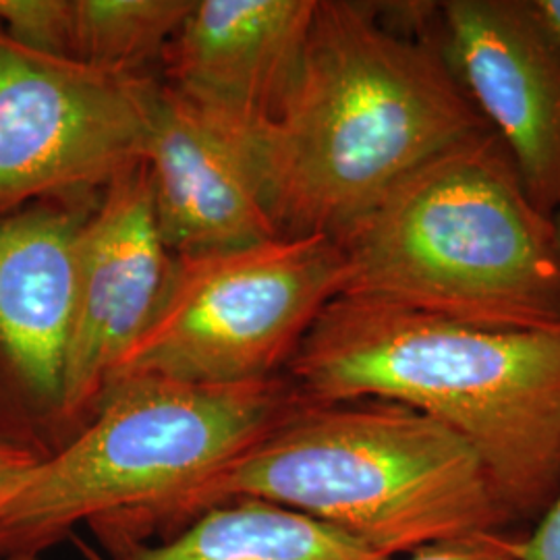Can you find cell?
I'll list each match as a JSON object with an SVG mask.
<instances>
[{"mask_svg":"<svg viewBox=\"0 0 560 560\" xmlns=\"http://www.w3.org/2000/svg\"><path fill=\"white\" fill-rule=\"evenodd\" d=\"M423 32L381 9L318 0L300 78L247 143L280 237L340 240L418 168L490 133Z\"/></svg>","mask_w":560,"mask_h":560,"instance_id":"6da1fadb","label":"cell"},{"mask_svg":"<svg viewBox=\"0 0 560 560\" xmlns=\"http://www.w3.org/2000/svg\"><path fill=\"white\" fill-rule=\"evenodd\" d=\"M312 402L378 399L441 421L480 457L513 521L560 483V326L499 328L340 295L291 355Z\"/></svg>","mask_w":560,"mask_h":560,"instance_id":"7a4b0ae2","label":"cell"},{"mask_svg":"<svg viewBox=\"0 0 560 560\" xmlns=\"http://www.w3.org/2000/svg\"><path fill=\"white\" fill-rule=\"evenodd\" d=\"M298 402L284 376L110 382L92 423L42 457L0 513V560L40 559L85 523L113 557L196 517L203 490Z\"/></svg>","mask_w":560,"mask_h":560,"instance_id":"3957f363","label":"cell"},{"mask_svg":"<svg viewBox=\"0 0 560 560\" xmlns=\"http://www.w3.org/2000/svg\"><path fill=\"white\" fill-rule=\"evenodd\" d=\"M240 499L300 511L390 560L513 523L467 442L418 409L378 399L298 397L203 490L196 517Z\"/></svg>","mask_w":560,"mask_h":560,"instance_id":"277c9868","label":"cell"},{"mask_svg":"<svg viewBox=\"0 0 560 560\" xmlns=\"http://www.w3.org/2000/svg\"><path fill=\"white\" fill-rule=\"evenodd\" d=\"M337 243L342 295L467 324L560 326L555 222L492 131L423 164Z\"/></svg>","mask_w":560,"mask_h":560,"instance_id":"5b68a950","label":"cell"},{"mask_svg":"<svg viewBox=\"0 0 560 560\" xmlns=\"http://www.w3.org/2000/svg\"><path fill=\"white\" fill-rule=\"evenodd\" d=\"M345 287L342 249L322 235L173 258L154 318L108 384L129 376L194 384L275 378Z\"/></svg>","mask_w":560,"mask_h":560,"instance_id":"8992f818","label":"cell"},{"mask_svg":"<svg viewBox=\"0 0 560 560\" xmlns=\"http://www.w3.org/2000/svg\"><path fill=\"white\" fill-rule=\"evenodd\" d=\"M161 88L30 50L0 32V214L143 164Z\"/></svg>","mask_w":560,"mask_h":560,"instance_id":"52a82bcc","label":"cell"},{"mask_svg":"<svg viewBox=\"0 0 560 560\" xmlns=\"http://www.w3.org/2000/svg\"><path fill=\"white\" fill-rule=\"evenodd\" d=\"M421 27L506 148L529 200L552 219L560 210L559 55L520 0L425 4Z\"/></svg>","mask_w":560,"mask_h":560,"instance_id":"ba28073f","label":"cell"},{"mask_svg":"<svg viewBox=\"0 0 560 560\" xmlns=\"http://www.w3.org/2000/svg\"><path fill=\"white\" fill-rule=\"evenodd\" d=\"M171 266L140 164L108 185L81 229L75 320L57 418L75 420L101 400L117 363L154 318Z\"/></svg>","mask_w":560,"mask_h":560,"instance_id":"9c48e42d","label":"cell"},{"mask_svg":"<svg viewBox=\"0 0 560 560\" xmlns=\"http://www.w3.org/2000/svg\"><path fill=\"white\" fill-rule=\"evenodd\" d=\"M318 0H196L166 55L171 90L254 133L279 117L305 57Z\"/></svg>","mask_w":560,"mask_h":560,"instance_id":"30bf717a","label":"cell"},{"mask_svg":"<svg viewBox=\"0 0 560 560\" xmlns=\"http://www.w3.org/2000/svg\"><path fill=\"white\" fill-rule=\"evenodd\" d=\"M143 166L173 258L280 237L243 136L171 88L156 102Z\"/></svg>","mask_w":560,"mask_h":560,"instance_id":"8fae6325","label":"cell"},{"mask_svg":"<svg viewBox=\"0 0 560 560\" xmlns=\"http://www.w3.org/2000/svg\"><path fill=\"white\" fill-rule=\"evenodd\" d=\"M85 214L34 206L0 214V358L21 390L59 416L75 320Z\"/></svg>","mask_w":560,"mask_h":560,"instance_id":"7c38bea8","label":"cell"},{"mask_svg":"<svg viewBox=\"0 0 560 560\" xmlns=\"http://www.w3.org/2000/svg\"><path fill=\"white\" fill-rule=\"evenodd\" d=\"M110 560H390L339 529L272 502H224L156 544Z\"/></svg>","mask_w":560,"mask_h":560,"instance_id":"4fadbf2b","label":"cell"},{"mask_svg":"<svg viewBox=\"0 0 560 560\" xmlns=\"http://www.w3.org/2000/svg\"><path fill=\"white\" fill-rule=\"evenodd\" d=\"M196 0H75V59L138 73L171 46Z\"/></svg>","mask_w":560,"mask_h":560,"instance_id":"5bb4252c","label":"cell"},{"mask_svg":"<svg viewBox=\"0 0 560 560\" xmlns=\"http://www.w3.org/2000/svg\"><path fill=\"white\" fill-rule=\"evenodd\" d=\"M0 32L30 50L75 59V0H0Z\"/></svg>","mask_w":560,"mask_h":560,"instance_id":"9a60e30c","label":"cell"},{"mask_svg":"<svg viewBox=\"0 0 560 560\" xmlns=\"http://www.w3.org/2000/svg\"><path fill=\"white\" fill-rule=\"evenodd\" d=\"M402 560H520L517 538L504 529L474 532L428 544Z\"/></svg>","mask_w":560,"mask_h":560,"instance_id":"2e32d148","label":"cell"},{"mask_svg":"<svg viewBox=\"0 0 560 560\" xmlns=\"http://www.w3.org/2000/svg\"><path fill=\"white\" fill-rule=\"evenodd\" d=\"M48 455L32 442L0 436V513L20 492L42 457Z\"/></svg>","mask_w":560,"mask_h":560,"instance_id":"e0dca14e","label":"cell"},{"mask_svg":"<svg viewBox=\"0 0 560 560\" xmlns=\"http://www.w3.org/2000/svg\"><path fill=\"white\" fill-rule=\"evenodd\" d=\"M517 559L560 560V483L529 534L517 538Z\"/></svg>","mask_w":560,"mask_h":560,"instance_id":"ac0fdd59","label":"cell"},{"mask_svg":"<svg viewBox=\"0 0 560 560\" xmlns=\"http://www.w3.org/2000/svg\"><path fill=\"white\" fill-rule=\"evenodd\" d=\"M523 13L560 57V0H520Z\"/></svg>","mask_w":560,"mask_h":560,"instance_id":"d6986e66","label":"cell"},{"mask_svg":"<svg viewBox=\"0 0 560 560\" xmlns=\"http://www.w3.org/2000/svg\"><path fill=\"white\" fill-rule=\"evenodd\" d=\"M81 552H83V557L85 560H110L106 559V557H102L101 552L96 550V548H92V546H88V544H80ZM40 560V559H34Z\"/></svg>","mask_w":560,"mask_h":560,"instance_id":"ffe728a7","label":"cell"},{"mask_svg":"<svg viewBox=\"0 0 560 560\" xmlns=\"http://www.w3.org/2000/svg\"><path fill=\"white\" fill-rule=\"evenodd\" d=\"M552 222H555V233H557V243H559L560 249V210L552 217Z\"/></svg>","mask_w":560,"mask_h":560,"instance_id":"44dd1931","label":"cell"}]
</instances>
